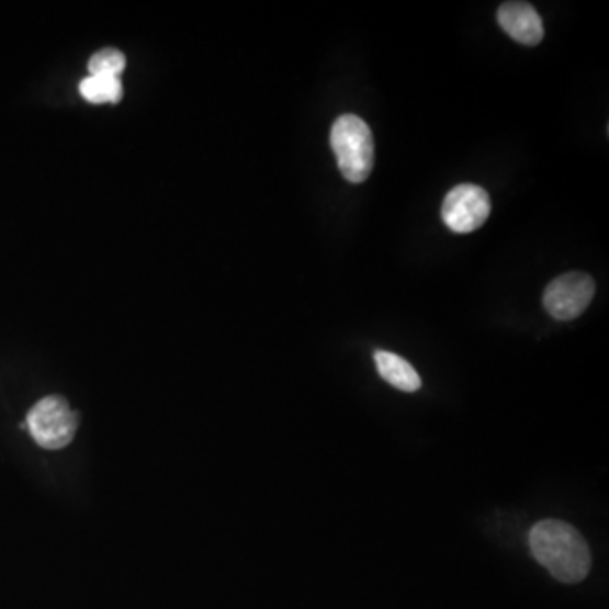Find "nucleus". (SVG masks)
Returning <instances> with one entry per match:
<instances>
[{
    "label": "nucleus",
    "instance_id": "obj_5",
    "mask_svg": "<svg viewBox=\"0 0 609 609\" xmlns=\"http://www.w3.org/2000/svg\"><path fill=\"white\" fill-rule=\"evenodd\" d=\"M492 214V199L486 190L473 183H462L447 193L442 205V218L449 229L470 234L484 226Z\"/></svg>",
    "mask_w": 609,
    "mask_h": 609
},
{
    "label": "nucleus",
    "instance_id": "obj_7",
    "mask_svg": "<svg viewBox=\"0 0 609 609\" xmlns=\"http://www.w3.org/2000/svg\"><path fill=\"white\" fill-rule=\"evenodd\" d=\"M377 373L386 383L399 392L414 393L421 388V380L410 362L402 356L388 351H376L374 354Z\"/></svg>",
    "mask_w": 609,
    "mask_h": 609
},
{
    "label": "nucleus",
    "instance_id": "obj_6",
    "mask_svg": "<svg viewBox=\"0 0 609 609\" xmlns=\"http://www.w3.org/2000/svg\"><path fill=\"white\" fill-rule=\"evenodd\" d=\"M498 23L508 36L521 45L535 46L543 40L542 18L527 2H505L498 9Z\"/></svg>",
    "mask_w": 609,
    "mask_h": 609
},
{
    "label": "nucleus",
    "instance_id": "obj_1",
    "mask_svg": "<svg viewBox=\"0 0 609 609\" xmlns=\"http://www.w3.org/2000/svg\"><path fill=\"white\" fill-rule=\"evenodd\" d=\"M530 549L539 564L564 584L583 583L591 571V551L579 530L561 520H542L530 530Z\"/></svg>",
    "mask_w": 609,
    "mask_h": 609
},
{
    "label": "nucleus",
    "instance_id": "obj_2",
    "mask_svg": "<svg viewBox=\"0 0 609 609\" xmlns=\"http://www.w3.org/2000/svg\"><path fill=\"white\" fill-rule=\"evenodd\" d=\"M330 146L346 180L362 183L370 178L374 167L373 133L359 115L343 114L334 122Z\"/></svg>",
    "mask_w": 609,
    "mask_h": 609
},
{
    "label": "nucleus",
    "instance_id": "obj_3",
    "mask_svg": "<svg viewBox=\"0 0 609 609\" xmlns=\"http://www.w3.org/2000/svg\"><path fill=\"white\" fill-rule=\"evenodd\" d=\"M78 417L64 396L40 399L27 414V429L37 446L48 451L64 449L77 433Z\"/></svg>",
    "mask_w": 609,
    "mask_h": 609
},
{
    "label": "nucleus",
    "instance_id": "obj_4",
    "mask_svg": "<svg viewBox=\"0 0 609 609\" xmlns=\"http://www.w3.org/2000/svg\"><path fill=\"white\" fill-rule=\"evenodd\" d=\"M596 283L589 274L573 271L555 278L543 293V307L555 320H574L589 307Z\"/></svg>",
    "mask_w": 609,
    "mask_h": 609
},
{
    "label": "nucleus",
    "instance_id": "obj_9",
    "mask_svg": "<svg viewBox=\"0 0 609 609\" xmlns=\"http://www.w3.org/2000/svg\"><path fill=\"white\" fill-rule=\"evenodd\" d=\"M124 68H126V56L114 48L100 49L89 61L90 75H97V77L119 78Z\"/></svg>",
    "mask_w": 609,
    "mask_h": 609
},
{
    "label": "nucleus",
    "instance_id": "obj_8",
    "mask_svg": "<svg viewBox=\"0 0 609 609\" xmlns=\"http://www.w3.org/2000/svg\"><path fill=\"white\" fill-rule=\"evenodd\" d=\"M80 93L83 99L89 100L90 104H108V102H119L122 97V83L115 77H97L90 75L86 80H81Z\"/></svg>",
    "mask_w": 609,
    "mask_h": 609
}]
</instances>
